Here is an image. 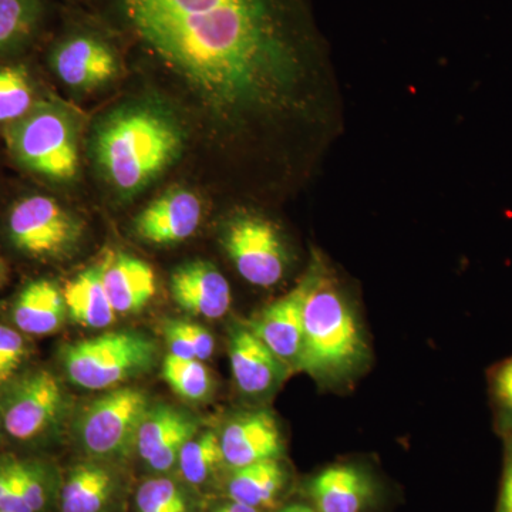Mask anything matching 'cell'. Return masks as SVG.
Here are the masks:
<instances>
[{"instance_id":"21","label":"cell","mask_w":512,"mask_h":512,"mask_svg":"<svg viewBox=\"0 0 512 512\" xmlns=\"http://www.w3.org/2000/svg\"><path fill=\"white\" fill-rule=\"evenodd\" d=\"M286 471L281 461H258L249 466L235 468L228 483L231 501L259 508L271 507L284 490Z\"/></svg>"},{"instance_id":"14","label":"cell","mask_w":512,"mask_h":512,"mask_svg":"<svg viewBox=\"0 0 512 512\" xmlns=\"http://www.w3.org/2000/svg\"><path fill=\"white\" fill-rule=\"evenodd\" d=\"M222 458L229 467L239 468L258 461L279 460L284 440L275 417L266 410L238 414L220 434Z\"/></svg>"},{"instance_id":"15","label":"cell","mask_w":512,"mask_h":512,"mask_svg":"<svg viewBox=\"0 0 512 512\" xmlns=\"http://www.w3.org/2000/svg\"><path fill=\"white\" fill-rule=\"evenodd\" d=\"M197 431V421L174 407L164 404L148 407L138 427V454L153 470L164 473L177 464L185 443Z\"/></svg>"},{"instance_id":"13","label":"cell","mask_w":512,"mask_h":512,"mask_svg":"<svg viewBox=\"0 0 512 512\" xmlns=\"http://www.w3.org/2000/svg\"><path fill=\"white\" fill-rule=\"evenodd\" d=\"M229 360L235 384L247 396H265L274 392L292 373L249 325H237L232 329Z\"/></svg>"},{"instance_id":"4","label":"cell","mask_w":512,"mask_h":512,"mask_svg":"<svg viewBox=\"0 0 512 512\" xmlns=\"http://www.w3.org/2000/svg\"><path fill=\"white\" fill-rule=\"evenodd\" d=\"M13 160L29 173L52 183H67L79 170L77 126L55 100H40L23 119L3 128Z\"/></svg>"},{"instance_id":"20","label":"cell","mask_w":512,"mask_h":512,"mask_svg":"<svg viewBox=\"0 0 512 512\" xmlns=\"http://www.w3.org/2000/svg\"><path fill=\"white\" fill-rule=\"evenodd\" d=\"M67 315L73 322L92 329H104L117 318L101 278V264L84 269L63 289Z\"/></svg>"},{"instance_id":"9","label":"cell","mask_w":512,"mask_h":512,"mask_svg":"<svg viewBox=\"0 0 512 512\" xmlns=\"http://www.w3.org/2000/svg\"><path fill=\"white\" fill-rule=\"evenodd\" d=\"M62 407L63 390L57 377L47 370H37L9 390L0 407V419L10 437L28 441L45 433Z\"/></svg>"},{"instance_id":"30","label":"cell","mask_w":512,"mask_h":512,"mask_svg":"<svg viewBox=\"0 0 512 512\" xmlns=\"http://www.w3.org/2000/svg\"><path fill=\"white\" fill-rule=\"evenodd\" d=\"M26 355L28 348L18 330L0 325V386L12 379Z\"/></svg>"},{"instance_id":"18","label":"cell","mask_w":512,"mask_h":512,"mask_svg":"<svg viewBox=\"0 0 512 512\" xmlns=\"http://www.w3.org/2000/svg\"><path fill=\"white\" fill-rule=\"evenodd\" d=\"M308 491L318 512H363L375 497V484L362 468L339 464L316 474Z\"/></svg>"},{"instance_id":"8","label":"cell","mask_w":512,"mask_h":512,"mask_svg":"<svg viewBox=\"0 0 512 512\" xmlns=\"http://www.w3.org/2000/svg\"><path fill=\"white\" fill-rule=\"evenodd\" d=\"M148 410L146 394L123 387L90 404L79 423L84 450L99 458L124 457L136 446L138 427Z\"/></svg>"},{"instance_id":"10","label":"cell","mask_w":512,"mask_h":512,"mask_svg":"<svg viewBox=\"0 0 512 512\" xmlns=\"http://www.w3.org/2000/svg\"><path fill=\"white\" fill-rule=\"evenodd\" d=\"M49 62L56 76L74 90L104 86L120 72L116 47L106 37L89 30H74L57 40L50 50Z\"/></svg>"},{"instance_id":"38","label":"cell","mask_w":512,"mask_h":512,"mask_svg":"<svg viewBox=\"0 0 512 512\" xmlns=\"http://www.w3.org/2000/svg\"><path fill=\"white\" fill-rule=\"evenodd\" d=\"M0 512H2V511H0Z\"/></svg>"},{"instance_id":"6","label":"cell","mask_w":512,"mask_h":512,"mask_svg":"<svg viewBox=\"0 0 512 512\" xmlns=\"http://www.w3.org/2000/svg\"><path fill=\"white\" fill-rule=\"evenodd\" d=\"M6 231L20 254L49 261L72 254L82 238L83 224L55 198L36 194L13 204Z\"/></svg>"},{"instance_id":"1","label":"cell","mask_w":512,"mask_h":512,"mask_svg":"<svg viewBox=\"0 0 512 512\" xmlns=\"http://www.w3.org/2000/svg\"><path fill=\"white\" fill-rule=\"evenodd\" d=\"M90 2L181 86L239 184L295 190L342 136L338 77L306 0Z\"/></svg>"},{"instance_id":"11","label":"cell","mask_w":512,"mask_h":512,"mask_svg":"<svg viewBox=\"0 0 512 512\" xmlns=\"http://www.w3.org/2000/svg\"><path fill=\"white\" fill-rule=\"evenodd\" d=\"M202 202L183 187L170 188L138 214L134 229L148 244L171 245L192 237L200 227Z\"/></svg>"},{"instance_id":"29","label":"cell","mask_w":512,"mask_h":512,"mask_svg":"<svg viewBox=\"0 0 512 512\" xmlns=\"http://www.w3.org/2000/svg\"><path fill=\"white\" fill-rule=\"evenodd\" d=\"M491 399L495 424L501 436L512 434V357L498 365L491 373Z\"/></svg>"},{"instance_id":"34","label":"cell","mask_w":512,"mask_h":512,"mask_svg":"<svg viewBox=\"0 0 512 512\" xmlns=\"http://www.w3.org/2000/svg\"><path fill=\"white\" fill-rule=\"evenodd\" d=\"M0 511L2 512H33L25 501L20 498L13 487L3 460L0 461Z\"/></svg>"},{"instance_id":"2","label":"cell","mask_w":512,"mask_h":512,"mask_svg":"<svg viewBox=\"0 0 512 512\" xmlns=\"http://www.w3.org/2000/svg\"><path fill=\"white\" fill-rule=\"evenodd\" d=\"M303 342L299 372L322 384L352 379L366 365L369 349L359 320L328 261L313 252L305 272Z\"/></svg>"},{"instance_id":"27","label":"cell","mask_w":512,"mask_h":512,"mask_svg":"<svg viewBox=\"0 0 512 512\" xmlns=\"http://www.w3.org/2000/svg\"><path fill=\"white\" fill-rule=\"evenodd\" d=\"M3 464L13 487L30 510L33 512L45 510L47 495H49L45 473L35 464L19 461L16 458H5Z\"/></svg>"},{"instance_id":"26","label":"cell","mask_w":512,"mask_h":512,"mask_svg":"<svg viewBox=\"0 0 512 512\" xmlns=\"http://www.w3.org/2000/svg\"><path fill=\"white\" fill-rule=\"evenodd\" d=\"M165 382L178 396L190 402H202L212 390L210 370L197 359H183L168 353L163 363Z\"/></svg>"},{"instance_id":"33","label":"cell","mask_w":512,"mask_h":512,"mask_svg":"<svg viewBox=\"0 0 512 512\" xmlns=\"http://www.w3.org/2000/svg\"><path fill=\"white\" fill-rule=\"evenodd\" d=\"M183 328L194 348L195 357L201 362L210 359L215 348L214 336L211 335L210 330L198 323L185 322V320H183Z\"/></svg>"},{"instance_id":"37","label":"cell","mask_w":512,"mask_h":512,"mask_svg":"<svg viewBox=\"0 0 512 512\" xmlns=\"http://www.w3.org/2000/svg\"><path fill=\"white\" fill-rule=\"evenodd\" d=\"M6 276V265L5 262H3V259L0 258V285H2V282L5 281Z\"/></svg>"},{"instance_id":"3","label":"cell","mask_w":512,"mask_h":512,"mask_svg":"<svg viewBox=\"0 0 512 512\" xmlns=\"http://www.w3.org/2000/svg\"><path fill=\"white\" fill-rule=\"evenodd\" d=\"M184 131L153 104H130L100 124L94 153L107 181L124 195L143 191L180 157Z\"/></svg>"},{"instance_id":"25","label":"cell","mask_w":512,"mask_h":512,"mask_svg":"<svg viewBox=\"0 0 512 512\" xmlns=\"http://www.w3.org/2000/svg\"><path fill=\"white\" fill-rule=\"evenodd\" d=\"M177 463L188 483L204 484L217 467L224 463L220 434L215 431H205L200 436L195 434L185 443Z\"/></svg>"},{"instance_id":"28","label":"cell","mask_w":512,"mask_h":512,"mask_svg":"<svg viewBox=\"0 0 512 512\" xmlns=\"http://www.w3.org/2000/svg\"><path fill=\"white\" fill-rule=\"evenodd\" d=\"M138 512H188L185 494L168 478H153L138 488Z\"/></svg>"},{"instance_id":"31","label":"cell","mask_w":512,"mask_h":512,"mask_svg":"<svg viewBox=\"0 0 512 512\" xmlns=\"http://www.w3.org/2000/svg\"><path fill=\"white\" fill-rule=\"evenodd\" d=\"M164 338L167 340L171 355L183 357V359H197L183 328V320H167L164 325Z\"/></svg>"},{"instance_id":"35","label":"cell","mask_w":512,"mask_h":512,"mask_svg":"<svg viewBox=\"0 0 512 512\" xmlns=\"http://www.w3.org/2000/svg\"><path fill=\"white\" fill-rule=\"evenodd\" d=\"M214 512H258L255 508L248 507V505L235 503V501H231L229 504L221 505L220 508H217Z\"/></svg>"},{"instance_id":"5","label":"cell","mask_w":512,"mask_h":512,"mask_svg":"<svg viewBox=\"0 0 512 512\" xmlns=\"http://www.w3.org/2000/svg\"><path fill=\"white\" fill-rule=\"evenodd\" d=\"M157 346L138 332H107L64 346L62 363L70 382L86 390L119 386L154 365Z\"/></svg>"},{"instance_id":"32","label":"cell","mask_w":512,"mask_h":512,"mask_svg":"<svg viewBox=\"0 0 512 512\" xmlns=\"http://www.w3.org/2000/svg\"><path fill=\"white\" fill-rule=\"evenodd\" d=\"M504 467L495 512H512V434L504 437Z\"/></svg>"},{"instance_id":"36","label":"cell","mask_w":512,"mask_h":512,"mask_svg":"<svg viewBox=\"0 0 512 512\" xmlns=\"http://www.w3.org/2000/svg\"><path fill=\"white\" fill-rule=\"evenodd\" d=\"M279 512H318L315 508L308 507V505L303 504H292L288 505V507L282 508Z\"/></svg>"},{"instance_id":"17","label":"cell","mask_w":512,"mask_h":512,"mask_svg":"<svg viewBox=\"0 0 512 512\" xmlns=\"http://www.w3.org/2000/svg\"><path fill=\"white\" fill-rule=\"evenodd\" d=\"M101 264V278L117 313H136L156 295V275L147 262L124 252H109Z\"/></svg>"},{"instance_id":"16","label":"cell","mask_w":512,"mask_h":512,"mask_svg":"<svg viewBox=\"0 0 512 512\" xmlns=\"http://www.w3.org/2000/svg\"><path fill=\"white\" fill-rule=\"evenodd\" d=\"M171 295L183 311L207 319H220L231 308L228 279L208 261L178 266L171 275Z\"/></svg>"},{"instance_id":"12","label":"cell","mask_w":512,"mask_h":512,"mask_svg":"<svg viewBox=\"0 0 512 512\" xmlns=\"http://www.w3.org/2000/svg\"><path fill=\"white\" fill-rule=\"evenodd\" d=\"M306 284L302 276L298 285L278 301L269 303L248 323L262 342L275 353L291 372H299L303 342V306Z\"/></svg>"},{"instance_id":"19","label":"cell","mask_w":512,"mask_h":512,"mask_svg":"<svg viewBox=\"0 0 512 512\" xmlns=\"http://www.w3.org/2000/svg\"><path fill=\"white\" fill-rule=\"evenodd\" d=\"M67 318L62 289L49 279H36L20 291L13 305V320L28 335L55 333Z\"/></svg>"},{"instance_id":"23","label":"cell","mask_w":512,"mask_h":512,"mask_svg":"<svg viewBox=\"0 0 512 512\" xmlns=\"http://www.w3.org/2000/svg\"><path fill=\"white\" fill-rule=\"evenodd\" d=\"M45 0H0V55L32 42L45 22Z\"/></svg>"},{"instance_id":"7","label":"cell","mask_w":512,"mask_h":512,"mask_svg":"<svg viewBox=\"0 0 512 512\" xmlns=\"http://www.w3.org/2000/svg\"><path fill=\"white\" fill-rule=\"evenodd\" d=\"M222 247L248 284L272 288L288 272L289 252L274 222L252 211H238L225 222Z\"/></svg>"},{"instance_id":"22","label":"cell","mask_w":512,"mask_h":512,"mask_svg":"<svg viewBox=\"0 0 512 512\" xmlns=\"http://www.w3.org/2000/svg\"><path fill=\"white\" fill-rule=\"evenodd\" d=\"M116 478L107 468L83 463L72 468L62 488V512H101L109 503Z\"/></svg>"},{"instance_id":"24","label":"cell","mask_w":512,"mask_h":512,"mask_svg":"<svg viewBox=\"0 0 512 512\" xmlns=\"http://www.w3.org/2000/svg\"><path fill=\"white\" fill-rule=\"evenodd\" d=\"M39 101L35 80L25 63L0 64V126L23 119Z\"/></svg>"}]
</instances>
